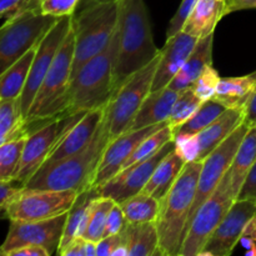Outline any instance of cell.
<instances>
[{
    "label": "cell",
    "instance_id": "cell-1",
    "mask_svg": "<svg viewBox=\"0 0 256 256\" xmlns=\"http://www.w3.org/2000/svg\"><path fill=\"white\" fill-rule=\"evenodd\" d=\"M119 52L115 65V92L160 54L144 0H118Z\"/></svg>",
    "mask_w": 256,
    "mask_h": 256
},
{
    "label": "cell",
    "instance_id": "cell-2",
    "mask_svg": "<svg viewBox=\"0 0 256 256\" xmlns=\"http://www.w3.org/2000/svg\"><path fill=\"white\" fill-rule=\"evenodd\" d=\"M112 139L105 112L96 134L85 149L59 162L44 164L24 188L29 190H75L78 192L92 189L100 160Z\"/></svg>",
    "mask_w": 256,
    "mask_h": 256
},
{
    "label": "cell",
    "instance_id": "cell-3",
    "mask_svg": "<svg viewBox=\"0 0 256 256\" xmlns=\"http://www.w3.org/2000/svg\"><path fill=\"white\" fill-rule=\"evenodd\" d=\"M202 162H190L182 169L166 196L160 200L156 220L159 232V255L180 256L188 234L190 212L198 190Z\"/></svg>",
    "mask_w": 256,
    "mask_h": 256
},
{
    "label": "cell",
    "instance_id": "cell-4",
    "mask_svg": "<svg viewBox=\"0 0 256 256\" xmlns=\"http://www.w3.org/2000/svg\"><path fill=\"white\" fill-rule=\"evenodd\" d=\"M119 52L118 26L102 52L85 62L72 78L69 104L64 115L104 109L115 94L114 74Z\"/></svg>",
    "mask_w": 256,
    "mask_h": 256
},
{
    "label": "cell",
    "instance_id": "cell-5",
    "mask_svg": "<svg viewBox=\"0 0 256 256\" xmlns=\"http://www.w3.org/2000/svg\"><path fill=\"white\" fill-rule=\"evenodd\" d=\"M118 26V2L79 5L72 15L75 52L72 78L108 46Z\"/></svg>",
    "mask_w": 256,
    "mask_h": 256
},
{
    "label": "cell",
    "instance_id": "cell-6",
    "mask_svg": "<svg viewBox=\"0 0 256 256\" xmlns=\"http://www.w3.org/2000/svg\"><path fill=\"white\" fill-rule=\"evenodd\" d=\"M75 52L74 28L68 32L58 50L54 62L36 92L25 124L45 122L64 115L69 104V92L72 80V62Z\"/></svg>",
    "mask_w": 256,
    "mask_h": 256
},
{
    "label": "cell",
    "instance_id": "cell-7",
    "mask_svg": "<svg viewBox=\"0 0 256 256\" xmlns=\"http://www.w3.org/2000/svg\"><path fill=\"white\" fill-rule=\"evenodd\" d=\"M59 19L29 10L4 22L0 29V72L36 48Z\"/></svg>",
    "mask_w": 256,
    "mask_h": 256
},
{
    "label": "cell",
    "instance_id": "cell-8",
    "mask_svg": "<svg viewBox=\"0 0 256 256\" xmlns=\"http://www.w3.org/2000/svg\"><path fill=\"white\" fill-rule=\"evenodd\" d=\"M88 112L72 115H59L42 122L26 138L24 152L12 182L24 186L32 175L42 166L48 156L56 148L62 138Z\"/></svg>",
    "mask_w": 256,
    "mask_h": 256
},
{
    "label": "cell",
    "instance_id": "cell-9",
    "mask_svg": "<svg viewBox=\"0 0 256 256\" xmlns=\"http://www.w3.org/2000/svg\"><path fill=\"white\" fill-rule=\"evenodd\" d=\"M160 54L150 64L132 74L119 89L106 106V119L112 138L130 129L140 106L152 92V82L159 64Z\"/></svg>",
    "mask_w": 256,
    "mask_h": 256
},
{
    "label": "cell",
    "instance_id": "cell-10",
    "mask_svg": "<svg viewBox=\"0 0 256 256\" xmlns=\"http://www.w3.org/2000/svg\"><path fill=\"white\" fill-rule=\"evenodd\" d=\"M236 200L230 182L229 172L215 192L202 202L190 222L180 256H199L225 215Z\"/></svg>",
    "mask_w": 256,
    "mask_h": 256
},
{
    "label": "cell",
    "instance_id": "cell-11",
    "mask_svg": "<svg viewBox=\"0 0 256 256\" xmlns=\"http://www.w3.org/2000/svg\"><path fill=\"white\" fill-rule=\"evenodd\" d=\"M80 192L75 190H29L6 208L2 215L9 222H36L66 214Z\"/></svg>",
    "mask_w": 256,
    "mask_h": 256
},
{
    "label": "cell",
    "instance_id": "cell-12",
    "mask_svg": "<svg viewBox=\"0 0 256 256\" xmlns=\"http://www.w3.org/2000/svg\"><path fill=\"white\" fill-rule=\"evenodd\" d=\"M250 126L246 122H242L225 142H222L215 150H212L204 160H202V172H200L199 182H198L196 195H195L194 204H192V212H190L189 226L194 218L195 212L199 210L202 202L215 192L218 185L222 180V178L228 174L232 162L234 160L238 149L242 145L245 135L249 132ZM188 226V230H189Z\"/></svg>",
    "mask_w": 256,
    "mask_h": 256
},
{
    "label": "cell",
    "instance_id": "cell-13",
    "mask_svg": "<svg viewBox=\"0 0 256 256\" xmlns=\"http://www.w3.org/2000/svg\"><path fill=\"white\" fill-rule=\"evenodd\" d=\"M72 16L60 18L54 26L46 32L40 44L38 45L36 52H35L34 60H32V68H30L29 76H28L26 84L24 90L20 95V109H22V119H26L29 110L32 108L36 92H39L45 76L49 72L58 50L62 46V42L66 38L68 32L72 29Z\"/></svg>",
    "mask_w": 256,
    "mask_h": 256
},
{
    "label": "cell",
    "instance_id": "cell-14",
    "mask_svg": "<svg viewBox=\"0 0 256 256\" xmlns=\"http://www.w3.org/2000/svg\"><path fill=\"white\" fill-rule=\"evenodd\" d=\"M66 214L56 218L36 222H10L9 232L0 249V254L9 256L14 250L22 249L29 245L42 246L49 252L50 255L58 252L65 224Z\"/></svg>",
    "mask_w": 256,
    "mask_h": 256
},
{
    "label": "cell",
    "instance_id": "cell-15",
    "mask_svg": "<svg viewBox=\"0 0 256 256\" xmlns=\"http://www.w3.org/2000/svg\"><path fill=\"white\" fill-rule=\"evenodd\" d=\"M175 150L174 140L165 144L156 154L142 162H136L126 169L122 170L118 175L98 188H92L99 196L110 198L115 202L120 204L124 200L142 192L145 185L152 178V172L165 156Z\"/></svg>",
    "mask_w": 256,
    "mask_h": 256
},
{
    "label": "cell",
    "instance_id": "cell-16",
    "mask_svg": "<svg viewBox=\"0 0 256 256\" xmlns=\"http://www.w3.org/2000/svg\"><path fill=\"white\" fill-rule=\"evenodd\" d=\"M256 218V200L236 199L208 240L199 256H229L240 242L245 228Z\"/></svg>",
    "mask_w": 256,
    "mask_h": 256
},
{
    "label": "cell",
    "instance_id": "cell-17",
    "mask_svg": "<svg viewBox=\"0 0 256 256\" xmlns=\"http://www.w3.org/2000/svg\"><path fill=\"white\" fill-rule=\"evenodd\" d=\"M169 122H165L162 124L152 125V126L142 128L138 130H128L124 134L119 135L116 138H112L108 146L105 148L104 154H102V160H100L99 168L95 174L94 182H92V188H98L100 185L109 182L112 178L119 174L124 166L125 162L129 159L130 155L132 154L138 145L152 135V132H158L159 129L164 128Z\"/></svg>",
    "mask_w": 256,
    "mask_h": 256
},
{
    "label": "cell",
    "instance_id": "cell-18",
    "mask_svg": "<svg viewBox=\"0 0 256 256\" xmlns=\"http://www.w3.org/2000/svg\"><path fill=\"white\" fill-rule=\"evenodd\" d=\"M198 40V38L186 34L185 32H180L174 36L168 38L165 45L160 49V59L152 82V92H158L169 86L175 75L184 66Z\"/></svg>",
    "mask_w": 256,
    "mask_h": 256
},
{
    "label": "cell",
    "instance_id": "cell-19",
    "mask_svg": "<svg viewBox=\"0 0 256 256\" xmlns=\"http://www.w3.org/2000/svg\"><path fill=\"white\" fill-rule=\"evenodd\" d=\"M106 112V108L88 112L59 142L52 154L48 156L44 164L59 162V160L78 154L90 144L92 138L96 134L100 124ZM42 164V165H44Z\"/></svg>",
    "mask_w": 256,
    "mask_h": 256
},
{
    "label": "cell",
    "instance_id": "cell-20",
    "mask_svg": "<svg viewBox=\"0 0 256 256\" xmlns=\"http://www.w3.org/2000/svg\"><path fill=\"white\" fill-rule=\"evenodd\" d=\"M245 109H226L206 129L198 134L200 152L196 162H202L245 122Z\"/></svg>",
    "mask_w": 256,
    "mask_h": 256
},
{
    "label": "cell",
    "instance_id": "cell-21",
    "mask_svg": "<svg viewBox=\"0 0 256 256\" xmlns=\"http://www.w3.org/2000/svg\"><path fill=\"white\" fill-rule=\"evenodd\" d=\"M178 96L179 92H175L169 86L150 92L140 106L129 130L142 129L168 122Z\"/></svg>",
    "mask_w": 256,
    "mask_h": 256
},
{
    "label": "cell",
    "instance_id": "cell-22",
    "mask_svg": "<svg viewBox=\"0 0 256 256\" xmlns=\"http://www.w3.org/2000/svg\"><path fill=\"white\" fill-rule=\"evenodd\" d=\"M212 42H214V34L198 40L194 50L185 62L184 66L172 80L169 88L179 92L189 89L192 82L204 72V70L212 65Z\"/></svg>",
    "mask_w": 256,
    "mask_h": 256
},
{
    "label": "cell",
    "instance_id": "cell-23",
    "mask_svg": "<svg viewBox=\"0 0 256 256\" xmlns=\"http://www.w3.org/2000/svg\"><path fill=\"white\" fill-rule=\"evenodd\" d=\"M226 15L225 0H199L188 18L182 32L202 39L214 34L218 22Z\"/></svg>",
    "mask_w": 256,
    "mask_h": 256
},
{
    "label": "cell",
    "instance_id": "cell-24",
    "mask_svg": "<svg viewBox=\"0 0 256 256\" xmlns=\"http://www.w3.org/2000/svg\"><path fill=\"white\" fill-rule=\"evenodd\" d=\"M256 92V72L245 76L222 78L214 99L226 109H246Z\"/></svg>",
    "mask_w": 256,
    "mask_h": 256
},
{
    "label": "cell",
    "instance_id": "cell-25",
    "mask_svg": "<svg viewBox=\"0 0 256 256\" xmlns=\"http://www.w3.org/2000/svg\"><path fill=\"white\" fill-rule=\"evenodd\" d=\"M122 234L129 256L159 255V232L156 222H128Z\"/></svg>",
    "mask_w": 256,
    "mask_h": 256
},
{
    "label": "cell",
    "instance_id": "cell-26",
    "mask_svg": "<svg viewBox=\"0 0 256 256\" xmlns=\"http://www.w3.org/2000/svg\"><path fill=\"white\" fill-rule=\"evenodd\" d=\"M185 165L186 162L178 154L176 150L172 152L158 165L142 192L156 198L158 200H162L174 186Z\"/></svg>",
    "mask_w": 256,
    "mask_h": 256
},
{
    "label": "cell",
    "instance_id": "cell-27",
    "mask_svg": "<svg viewBox=\"0 0 256 256\" xmlns=\"http://www.w3.org/2000/svg\"><path fill=\"white\" fill-rule=\"evenodd\" d=\"M95 196H98V194L92 188L80 192L75 204L72 205V208L68 212L64 234H62V242H60L56 254H62L69 246L70 242H74L78 236H82L85 229H86L90 205H92V199Z\"/></svg>",
    "mask_w": 256,
    "mask_h": 256
},
{
    "label": "cell",
    "instance_id": "cell-28",
    "mask_svg": "<svg viewBox=\"0 0 256 256\" xmlns=\"http://www.w3.org/2000/svg\"><path fill=\"white\" fill-rule=\"evenodd\" d=\"M256 160V126L250 128L235 154L229 169L230 182L235 196H239L248 174Z\"/></svg>",
    "mask_w": 256,
    "mask_h": 256
},
{
    "label": "cell",
    "instance_id": "cell-29",
    "mask_svg": "<svg viewBox=\"0 0 256 256\" xmlns=\"http://www.w3.org/2000/svg\"><path fill=\"white\" fill-rule=\"evenodd\" d=\"M36 48L29 50L12 66L2 72L0 75V100L20 98L25 84H26L28 76H29Z\"/></svg>",
    "mask_w": 256,
    "mask_h": 256
},
{
    "label": "cell",
    "instance_id": "cell-30",
    "mask_svg": "<svg viewBox=\"0 0 256 256\" xmlns=\"http://www.w3.org/2000/svg\"><path fill=\"white\" fill-rule=\"evenodd\" d=\"M28 136L22 119L20 100H0V144L8 140Z\"/></svg>",
    "mask_w": 256,
    "mask_h": 256
},
{
    "label": "cell",
    "instance_id": "cell-31",
    "mask_svg": "<svg viewBox=\"0 0 256 256\" xmlns=\"http://www.w3.org/2000/svg\"><path fill=\"white\" fill-rule=\"evenodd\" d=\"M128 222H156L160 212V200L139 192L120 202Z\"/></svg>",
    "mask_w": 256,
    "mask_h": 256
},
{
    "label": "cell",
    "instance_id": "cell-32",
    "mask_svg": "<svg viewBox=\"0 0 256 256\" xmlns=\"http://www.w3.org/2000/svg\"><path fill=\"white\" fill-rule=\"evenodd\" d=\"M115 205V202L110 198L104 196H95L92 199V205L89 209V216H88L86 229L82 238L85 240L98 242L104 238L105 225H106L108 215L110 210Z\"/></svg>",
    "mask_w": 256,
    "mask_h": 256
},
{
    "label": "cell",
    "instance_id": "cell-33",
    "mask_svg": "<svg viewBox=\"0 0 256 256\" xmlns=\"http://www.w3.org/2000/svg\"><path fill=\"white\" fill-rule=\"evenodd\" d=\"M225 110H226V108L222 102L215 100L214 98L210 100H206V102H202V106L196 110V112L188 122H185L182 126L178 128L172 134H174V136L176 134L198 135L202 130L206 129Z\"/></svg>",
    "mask_w": 256,
    "mask_h": 256
},
{
    "label": "cell",
    "instance_id": "cell-34",
    "mask_svg": "<svg viewBox=\"0 0 256 256\" xmlns=\"http://www.w3.org/2000/svg\"><path fill=\"white\" fill-rule=\"evenodd\" d=\"M172 140H174V135H172V128L168 124L165 125L164 128L158 130V132H152V135L145 138V139L138 145L136 149L132 152V154L130 155L129 159L125 162L122 170L126 169V168L132 166V165L136 164V162H142V160L148 159V158L152 156V155L156 154L165 144H168V142H172Z\"/></svg>",
    "mask_w": 256,
    "mask_h": 256
},
{
    "label": "cell",
    "instance_id": "cell-35",
    "mask_svg": "<svg viewBox=\"0 0 256 256\" xmlns=\"http://www.w3.org/2000/svg\"><path fill=\"white\" fill-rule=\"evenodd\" d=\"M26 138H18L0 144V182L12 180L22 160Z\"/></svg>",
    "mask_w": 256,
    "mask_h": 256
},
{
    "label": "cell",
    "instance_id": "cell-36",
    "mask_svg": "<svg viewBox=\"0 0 256 256\" xmlns=\"http://www.w3.org/2000/svg\"><path fill=\"white\" fill-rule=\"evenodd\" d=\"M202 102H204L199 96H196L190 88L180 92L179 96H178L176 102L172 106V112H170L169 119H168V122H169V126L172 128V132L178 128L182 126L185 122H188L196 112V110L202 106Z\"/></svg>",
    "mask_w": 256,
    "mask_h": 256
},
{
    "label": "cell",
    "instance_id": "cell-37",
    "mask_svg": "<svg viewBox=\"0 0 256 256\" xmlns=\"http://www.w3.org/2000/svg\"><path fill=\"white\" fill-rule=\"evenodd\" d=\"M220 79L219 72L212 68V65L208 66L204 70L202 75L192 82L190 89L195 92L196 96H199L202 102H206L214 98L215 92H216L218 84H219Z\"/></svg>",
    "mask_w": 256,
    "mask_h": 256
},
{
    "label": "cell",
    "instance_id": "cell-38",
    "mask_svg": "<svg viewBox=\"0 0 256 256\" xmlns=\"http://www.w3.org/2000/svg\"><path fill=\"white\" fill-rule=\"evenodd\" d=\"M80 0H42L40 12L55 18L72 16L79 6Z\"/></svg>",
    "mask_w": 256,
    "mask_h": 256
},
{
    "label": "cell",
    "instance_id": "cell-39",
    "mask_svg": "<svg viewBox=\"0 0 256 256\" xmlns=\"http://www.w3.org/2000/svg\"><path fill=\"white\" fill-rule=\"evenodd\" d=\"M175 150L186 162H195L200 152L198 135L176 134L174 136Z\"/></svg>",
    "mask_w": 256,
    "mask_h": 256
},
{
    "label": "cell",
    "instance_id": "cell-40",
    "mask_svg": "<svg viewBox=\"0 0 256 256\" xmlns=\"http://www.w3.org/2000/svg\"><path fill=\"white\" fill-rule=\"evenodd\" d=\"M198 2H199V0H182V2H180V6L178 8L176 12H175L174 16L172 18V20H170L169 22V26H168L166 39L168 38L174 36L178 32H182L185 22H186L188 18L190 16L192 10H194Z\"/></svg>",
    "mask_w": 256,
    "mask_h": 256
},
{
    "label": "cell",
    "instance_id": "cell-41",
    "mask_svg": "<svg viewBox=\"0 0 256 256\" xmlns=\"http://www.w3.org/2000/svg\"><path fill=\"white\" fill-rule=\"evenodd\" d=\"M126 224H128V220L126 218H125V214L124 212H122V206H120V204L115 202V205L112 206V209L110 210L109 215H108L104 238L120 234V232L125 229Z\"/></svg>",
    "mask_w": 256,
    "mask_h": 256
},
{
    "label": "cell",
    "instance_id": "cell-42",
    "mask_svg": "<svg viewBox=\"0 0 256 256\" xmlns=\"http://www.w3.org/2000/svg\"><path fill=\"white\" fill-rule=\"evenodd\" d=\"M24 192L22 185L15 186L14 182H0V209L2 212L6 210L12 202H14Z\"/></svg>",
    "mask_w": 256,
    "mask_h": 256
},
{
    "label": "cell",
    "instance_id": "cell-43",
    "mask_svg": "<svg viewBox=\"0 0 256 256\" xmlns=\"http://www.w3.org/2000/svg\"><path fill=\"white\" fill-rule=\"evenodd\" d=\"M122 245H125L122 232L120 234L102 238L96 242V256H112V252Z\"/></svg>",
    "mask_w": 256,
    "mask_h": 256
},
{
    "label": "cell",
    "instance_id": "cell-44",
    "mask_svg": "<svg viewBox=\"0 0 256 256\" xmlns=\"http://www.w3.org/2000/svg\"><path fill=\"white\" fill-rule=\"evenodd\" d=\"M238 199H252L256 200V160L252 165V170L248 174L246 180H245L242 189L240 192Z\"/></svg>",
    "mask_w": 256,
    "mask_h": 256
},
{
    "label": "cell",
    "instance_id": "cell-45",
    "mask_svg": "<svg viewBox=\"0 0 256 256\" xmlns=\"http://www.w3.org/2000/svg\"><path fill=\"white\" fill-rule=\"evenodd\" d=\"M62 256H86V240L78 236L69 246L60 254Z\"/></svg>",
    "mask_w": 256,
    "mask_h": 256
},
{
    "label": "cell",
    "instance_id": "cell-46",
    "mask_svg": "<svg viewBox=\"0 0 256 256\" xmlns=\"http://www.w3.org/2000/svg\"><path fill=\"white\" fill-rule=\"evenodd\" d=\"M22 2V0H0V15L4 22L14 16Z\"/></svg>",
    "mask_w": 256,
    "mask_h": 256
},
{
    "label": "cell",
    "instance_id": "cell-47",
    "mask_svg": "<svg viewBox=\"0 0 256 256\" xmlns=\"http://www.w3.org/2000/svg\"><path fill=\"white\" fill-rule=\"evenodd\" d=\"M244 9H256V0H225L226 15Z\"/></svg>",
    "mask_w": 256,
    "mask_h": 256
},
{
    "label": "cell",
    "instance_id": "cell-48",
    "mask_svg": "<svg viewBox=\"0 0 256 256\" xmlns=\"http://www.w3.org/2000/svg\"><path fill=\"white\" fill-rule=\"evenodd\" d=\"M9 256H50V254L45 248L29 245V246L14 250V252H10Z\"/></svg>",
    "mask_w": 256,
    "mask_h": 256
},
{
    "label": "cell",
    "instance_id": "cell-49",
    "mask_svg": "<svg viewBox=\"0 0 256 256\" xmlns=\"http://www.w3.org/2000/svg\"><path fill=\"white\" fill-rule=\"evenodd\" d=\"M245 112H246V115H245V122L250 128L256 126V92L252 96V99H250L249 104L246 105Z\"/></svg>",
    "mask_w": 256,
    "mask_h": 256
},
{
    "label": "cell",
    "instance_id": "cell-50",
    "mask_svg": "<svg viewBox=\"0 0 256 256\" xmlns=\"http://www.w3.org/2000/svg\"><path fill=\"white\" fill-rule=\"evenodd\" d=\"M42 0H22V2L20 4L19 9H18V12H15V15L12 18L18 16V15L22 14V12H29V10H40V5H42Z\"/></svg>",
    "mask_w": 256,
    "mask_h": 256
},
{
    "label": "cell",
    "instance_id": "cell-51",
    "mask_svg": "<svg viewBox=\"0 0 256 256\" xmlns=\"http://www.w3.org/2000/svg\"><path fill=\"white\" fill-rule=\"evenodd\" d=\"M242 236L250 238V239L255 240L256 242V218H254V219L248 224V226L245 228L244 232H242Z\"/></svg>",
    "mask_w": 256,
    "mask_h": 256
},
{
    "label": "cell",
    "instance_id": "cell-52",
    "mask_svg": "<svg viewBox=\"0 0 256 256\" xmlns=\"http://www.w3.org/2000/svg\"><path fill=\"white\" fill-rule=\"evenodd\" d=\"M86 256H96V242L86 240Z\"/></svg>",
    "mask_w": 256,
    "mask_h": 256
},
{
    "label": "cell",
    "instance_id": "cell-53",
    "mask_svg": "<svg viewBox=\"0 0 256 256\" xmlns=\"http://www.w3.org/2000/svg\"><path fill=\"white\" fill-rule=\"evenodd\" d=\"M118 2V0H80L79 5L90 4V2Z\"/></svg>",
    "mask_w": 256,
    "mask_h": 256
},
{
    "label": "cell",
    "instance_id": "cell-54",
    "mask_svg": "<svg viewBox=\"0 0 256 256\" xmlns=\"http://www.w3.org/2000/svg\"><path fill=\"white\" fill-rule=\"evenodd\" d=\"M246 255L248 256H256V242H254V245H252V246L248 250Z\"/></svg>",
    "mask_w": 256,
    "mask_h": 256
}]
</instances>
